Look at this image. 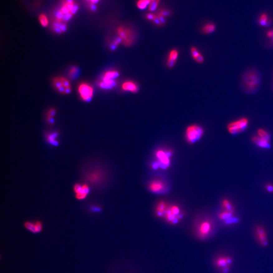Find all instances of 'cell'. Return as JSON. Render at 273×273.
<instances>
[{"mask_svg": "<svg viewBox=\"0 0 273 273\" xmlns=\"http://www.w3.org/2000/svg\"><path fill=\"white\" fill-rule=\"evenodd\" d=\"M146 17L148 20L153 22L156 18L157 16L154 15V14H153L149 13L146 15Z\"/></svg>", "mask_w": 273, "mask_h": 273, "instance_id": "38", "label": "cell"}, {"mask_svg": "<svg viewBox=\"0 0 273 273\" xmlns=\"http://www.w3.org/2000/svg\"><path fill=\"white\" fill-rule=\"evenodd\" d=\"M204 129L197 125H192L187 128L185 132L186 141L189 144H194L201 139L204 135Z\"/></svg>", "mask_w": 273, "mask_h": 273, "instance_id": "5", "label": "cell"}, {"mask_svg": "<svg viewBox=\"0 0 273 273\" xmlns=\"http://www.w3.org/2000/svg\"><path fill=\"white\" fill-rule=\"evenodd\" d=\"M87 1H90L91 4H95L96 3H98L100 0H87Z\"/></svg>", "mask_w": 273, "mask_h": 273, "instance_id": "44", "label": "cell"}, {"mask_svg": "<svg viewBox=\"0 0 273 273\" xmlns=\"http://www.w3.org/2000/svg\"><path fill=\"white\" fill-rule=\"evenodd\" d=\"M159 14L165 17L166 16L170 15V12L167 10H161L160 12H159Z\"/></svg>", "mask_w": 273, "mask_h": 273, "instance_id": "40", "label": "cell"}, {"mask_svg": "<svg viewBox=\"0 0 273 273\" xmlns=\"http://www.w3.org/2000/svg\"><path fill=\"white\" fill-rule=\"evenodd\" d=\"M265 188L266 191L268 192V193H273V185L272 184H266V185H265Z\"/></svg>", "mask_w": 273, "mask_h": 273, "instance_id": "35", "label": "cell"}, {"mask_svg": "<svg viewBox=\"0 0 273 273\" xmlns=\"http://www.w3.org/2000/svg\"><path fill=\"white\" fill-rule=\"evenodd\" d=\"M148 189L154 194L165 193L168 189L167 184L165 180L160 178H154L149 182Z\"/></svg>", "mask_w": 273, "mask_h": 273, "instance_id": "7", "label": "cell"}, {"mask_svg": "<svg viewBox=\"0 0 273 273\" xmlns=\"http://www.w3.org/2000/svg\"><path fill=\"white\" fill-rule=\"evenodd\" d=\"M173 154V151L170 149H158L155 153V156L157 161L153 164V168L157 169L159 166L164 170L169 168L171 164V157Z\"/></svg>", "mask_w": 273, "mask_h": 273, "instance_id": "1", "label": "cell"}, {"mask_svg": "<svg viewBox=\"0 0 273 273\" xmlns=\"http://www.w3.org/2000/svg\"><path fill=\"white\" fill-rule=\"evenodd\" d=\"M91 210L93 212H99L101 210V208L99 207H96V206H93L92 208H91Z\"/></svg>", "mask_w": 273, "mask_h": 273, "instance_id": "42", "label": "cell"}, {"mask_svg": "<svg viewBox=\"0 0 273 273\" xmlns=\"http://www.w3.org/2000/svg\"><path fill=\"white\" fill-rule=\"evenodd\" d=\"M178 51L177 50H173L170 52L167 61V66L169 68H172L174 66L178 57Z\"/></svg>", "mask_w": 273, "mask_h": 273, "instance_id": "17", "label": "cell"}, {"mask_svg": "<svg viewBox=\"0 0 273 273\" xmlns=\"http://www.w3.org/2000/svg\"><path fill=\"white\" fill-rule=\"evenodd\" d=\"M234 216H235L234 213L223 210L222 212H220L218 213V218L220 220L224 222V221L231 218Z\"/></svg>", "mask_w": 273, "mask_h": 273, "instance_id": "25", "label": "cell"}, {"mask_svg": "<svg viewBox=\"0 0 273 273\" xmlns=\"http://www.w3.org/2000/svg\"><path fill=\"white\" fill-rule=\"evenodd\" d=\"M151 1H153V0H151Z\"/></svg>", "mask_w": 273, "mask_h": 273, "instance_id": "45", "label": "cell"}, {"mask_svg": "<svg viewBox=\"0 0 273 273\" xmlns=\"http://www.w3.org/2000/svg\"><path fill=\"white\" fill-rule=\"evenodd\" d=\"M136 5L138 8L141 10H144L147 7L148 5L145 3V2L144 0H139L137 2Z\"/></svg>", "mask_w": 273, "mask_h": 273, "instance_id": "31", "label": "cell"}, {"mask_svg": "<svg viewBox=\"0 0 273 273\" xmlns=\"http://www.w3.org/2000/svg\"><path fill=\"white\" fill-rule=\"evenodd\" d=\"M223 210L235 213V207L231 201L228 199H224L222 201Z\"/></svg>", "mask_w": 273, "mask_h": 273, "instance_id": "20", "label": "cell"}, {"mask_svg": "<svg viewBox=\"0 0 273 273\" xmlns=\"http://www.w3.org/2000/svg\"><path fill=\"white\" fill-rule=\"evenodd\" d=\"M160 0H153L151 2V3L149 5V10L150 11H155L158 7Z\"/></svg>", "mask_w": 273, "mask_h": 273, "instance_id": "30", "label": "cell"}, {"mask_svg": "<svg viewBox=\"0 0 273 273\" xmlns=\"http://www.w3.org/2000/svg\"><path fill=\"white\" fill-rule=\"evenodd\" d=\"M78 72L79 70L78 68L75 67H72L71 68V69L70 70L69 74L70 77L72 79L75 78L78 74Z\"/></svg>", "mask_w": 273, "mask_h": 273, "instance_id": "32", "label": "cell"}, {"mask_svg": "<svg viewBox=\"0 0 273 273\" xmlns=\"http://www.w3.org/2000/svg\"><path fill=\"white\" fill-rule=\"evenodd\" d=\"M254 233L258 243L264 247H267L269 244V240L265 228L261 225H258L255 228Z\"/></svg>", "mask_w": 273, "mask_h": 273, "instance_id": "10", "label": "cell"}, {"mask_svg": "<svg viewBox=\"0 0 273 273\" xmlns=\"http://www.w3.org/2000/svg\"><path fill=\"white\" fill-rule=\"evenodd\" d=\"M24 227L26 230L32 233H41L43 230V224L41 221H36L35 222L26 221L24 223Z\"/></svg>", "mask_w": 273, "mask_h": 273, "instance_id": "13", "label": "cell"}, {"mask_svg": "<svg viewBox=\"0 0 273 273\" xmlns=\"http://www.w3.org/2000/svg\"><path fill=\"white\" fill-rule=\"evenodd\" d=\"M231 266H227L226 268L221 269L222 273H229L230 271Z\"/></svg>", "mask_w": 273, "mask_h": 273, "instance_id": "41", "label": "cell"}, {"mask_svg": "<svg viewBox=\"0 0 273 273\" xmlns=\"http://www.w3.org/2000/svg\"><path fill=\"white\" fill-rule=\"evenodd\" d=\"M74 191L75 193L76 199L82 200L84 199L89 194L90 189L89 186L86 184L77 183L74 185Z\"/></svg>", "mask_w": 273, "mask_h": 273, "instance_id": "11", "label": "cell"}, {"mask_svg": "<svg viewBox=\"0 0 273 273\" xmlns=\"http://www.w3.org/2000/svg\"><path fill=\"white\" fill-rule=\"evenodd\" d=\"M214 265L221 270L227 266H230L228 264L227 256H222L218 257L214 261Z\"/></svg>", "mask_w": 273, "mask_h": 273, "instance_id": "19", "label": "cell"}, {"mask_svg": "<svg viewBox=\"0 0 273 273\" xmlns=\"http://www.w3.org/2000/svg\"><path fill=\"white\" fill-rule=\"evenodd\" d=\"M59 79H60L62 84L66 89L71 87L69 82L67 79H66L64 78H59Z\"/></svg>", "mask_w": 273, "mask_h": 273, "instance_id": "33", "label": "cell"}, {"mask_svg": "<svg viewBox=\"0 0 273 273\" xmlns=\"http://www.w3.org/2000/svg\"><path fill=\"white\" fill-rule=\"evenodd\" d=\"M257 135L261 138L270 141L271 136L264 129H260L257 131Z\"/></svg>", "mask_w": 273, "mask_h": 273, "instance_id": "27", "label": "cell"}, {"mask_svg": "<svg viewBox=\"0 0 273 273\" xmlns=\"http://www.w3.org/2000/svg\"><path fill=\"white\" fill-rule=\"evenodd\" d=\"M191 52L192 56L193 57V58H195L196 57L198 56V55H199L200 53L199 51L197 50V49L195 47H192L191 49Z\"/></svg>", "mask_w": 273, "mask_h": 273, "instance_id": "34", "label": "cell"}, {"mask_svg": "<svg viewBox=\"0 0 273 273\" xmlns=\"http://www.w3.org/2000/svg\"><path fill=\"white\" fill-rule=\"evenodd\" d=\"M122 90L125 91H129L132 93H136L139 90L138 84L132 81H126L122 84Z\"/></svg>", "mask_w": 273, "mask_h": 273, "instance_id": "16", "label": "cell"}, {"mask_svg": "<svg viewBox=\"0 0 273 273\" xmlns=\"http://www.w3.org/2000/svg\"><path fill=\"white\" fill-rule=\"evenodd\" d=\"M260 75L256 71L251 70L247 71L243 78V85L247 92L256 91L260 84Z\"/></svg>", "mask_w": 273, "mask_h": 273, "instance_id": "3", "label": "cell"}, {"mask_svg": "<svg viewBox=\"0 0 273 273\" xmlns=\"http://www.w3.org/2000/svg\"><path fill=\"white\" fill-rule=\"evenodd\" d=\"M266 36L269 39H270L272 41V43H273V29L270 30L266 32Z\"/></svg>", "mask_w": 273, "mask_h": 273, "instance_id": "39", "label": "cell"}, {"mask_svg": "<svg viewBox=\"0 0 273 273\" xmlns=\"http://www.w3.org/2000/svg\"><path fill=\"white\" fill-rule=\"evenodd\" d=\"M248 125V120L247 118H242L229 123L227 126L228 131L232 135H237L246 130Z\"/></svg>", "mask_w": 273, "mask_h": 273, "instance_id": "8", "label": "cell"}, {"mask_svg": "<svg viewBox=\"0 0 273 273\" xmlns=\"http://www.w3.org/2000/svg\"><path fill=\"white\" fill-rule=\"evenodd\" d=\"M53 30L57 33L61 34L66 31V26L62 22H56L54 23Z\"/></svg>", "mask_w": 273, "mask_h": 273, "instance_id": "22", "label": "cell"}, {"mask_svg": "<svg viewBox=\"0 0 273 273\" xmlns=\"http://www.w3.org/2000/svg\"><path fill=\"white\" fill-rule=\"evenodd\" d=\"M59 136V133L57 132L47 134L46 136V139L50 144L52 146H57L59 145V142L57 140V138Z\"/></svg>", "mask_w": 273, "mask_h": 273, "instance_id": "18", "label": "cell"}, {"mask_svg": "<svg viewBox=\"0 0 273 273\" xmlns=\"http://www.w3.org/2000/svg\"><path fill=\"white\" fill-rule=\"evenodd\" d=\"M39 19L41 24L43 26L46 27L48 26V19L47 16H46L45 14H41V15L39 16Z\"/></svg>", "mask_w": 273, "mask_h": 273, "instance_id": "29", "label": "cell"}, {"mask_svg": "<svg viewBox=\"0 0 273 273\" xmlns=\"http://www.w3.org/2000/svg\"><path fill=\"white\" fill-rule=\"evenodd\" d=\"M194 60L198 63H201L204 62V56L201 55V54H200L198 56L196 57L195 58H194Z\"/></svg>", "mask_w": 273, "mask_h": 273, "instance_id": "37", "label": "cell"}, {"mask_svg": "<svg viewBox=\"0 0 273 273\" xmlns=\"http://www.w3.org/2000/svg\"><path fill=\"white\" fill-rule=\"evenodd\" d=\"M79 92L83 100L89 102L92 98L93 89L87 84H82L79 87Z\"/></svg>", "mask_w": 273, "mask_h": 273, "instance_id": "12", "label": "cell"}, {"mask_svg": "<svg viewBox=\"0 0 273 273\" xmlns=\"http://www.w3.org/2000/svg\"><path fill=\"white\" fill-rule=\"evenodd\" d=\"M153 22H154L155 23V24H156L157 26H161V25H162V24H161V23L160 21L159 20V19H158V18L157 17V16L156 18V19H155V20H154Z\"/></svg>", "mask_w": 273, "mask_h": 273, "instance_id": "43", "label": "cell"}, {"mask_svg": "<svg viewBox=\"0 0 273 273\" xmlns=\"http://www.w3.org/2000/svg\"><path fill=\"white\" fill-rule=\"evenodd\" d=\"M56 110L54 109H51L49 111L48 114H47V118H51L53 117L56 114Z\"/></svg>", "mask_w": 273, "mask_h": 273, "instance_id": "36", "label": "cell"}, {"mask_svg": "<svg viewBox=\"0 0 273 273\" xmlns=\"http://www.w3.org/2000/svg\"><path fill=\"white\" fill-rule=\"evenodd\" d=\"M216 30V26L213 23H208L205 24L202 27V32L204 34H211Z\"/></svg>", "mask_w": 273, "mask_h": 273, "instance_id": "26", "label": "cell"}, {"mask_svg": "<svg viewBox=\"0 0 273 273\" xmlns=\"http://www.w3.org/2000/svg\"><path fill=\"white\" fill-rule=\"evenodd\" d=\"M117 34L123 44L126 46H130L133 44L134 37L133 32L129 28L124 27H119L117 29Z\"/></svg>", "mask_w": 273, "mask_h": 273, "instance_id": "9", "label": "cell"}, {"mask_svg": "<svg viewBox=\"0 0 273 273\" xmlns=\"http://www.w3.org/2000/svg\"><path fill=\"white\" fill-rule=\"evenodd\" d=\"M184 214L181 208L177 204L169 205L163 218L171 224H176L182 220Z\"/></svg>", "mask_w": 273, "mask_h": 273, "instance_id": "4", "label": "cell"}, {"mask_svg": "<svg viewBox=\"0 0 273 273\" xmlns=\"http://www.w3.org/2000/svg\"><path fill=\"white\" fill-rule=\"evenodd\" d=\"M105 171L98 167L90 168L89 170H86L84 173V179L91 185L98 186L102 183L105 179Z\"/></svg>", "mask_w": 273, "mask_h": 273, "instance_id": "2", "label": "cell"}, {"mask_svg": "<svg viewBox=\"0 0 273 273\" xmlns=\"http://www.w3.org/2000/svg\"><path fill=\"white\" fill-rule=\"evenodd\" d=\"M259 24L263 26H268L271 23L270 20L268 16V14L265 13H263L260 15L258 19Z\"/></svg>", "mask_w": 273, "mask_h": 273, "instance_id": "23", "label": "cell"}, {"mask_svg": "<svg viewBox=\"0 0 273 273\" xmlns=\"http://www.w3.org/2000/svg\"><path fill=\"white\" fill-rule=\"evenodd\" d=\"M116 82L114 80H103L99 83V86L103 89H110L115 87Z\"/></svg>", "mask_w": 273, "mask_h": 273, "instance_id": "21", "label": "cell"}, {"mask_svg": "<svg viewBox=\"0 0 273 273\" xmlns=\"http://www.w3.org/2000/svg\"><path fill=\"white\" fill-rule=\"evenodd\" d=\"M239 222V219L238 218L234 216L231 218L224 221V223L225 225L228 226V225H232L237 224V223H238Z\"/></svg>", "mask_w": 273, "mask_h": 273, "instance_id": "28", "label": "cell"}, {"mask_svg": "<svg viewBox=\"0 0 273 273\" xmlns=\"http://www.w3.org/2000/svg\"><path fill=\"white\" fill-rule=\"evenodd\" d=\"M251 140L254 144L257 147L262 149H269L271 147L270 141L265 139L257 136H254L251 138Z\"/></svg>", "mask_w": 273, "mask_h": 273, "instance_id": "14", "label": "cell"}, {"mask_svg": "<svg viewBox=\"0 0 273 273\" xmlns=\"http://www.w3.org/2000/svg\"><path fill=\"white\" fill-rule=\"evenodd\" d=\"M119 76V73L117 71H107L103 76L102 80H114L115 79Z\"/></svg>", "mask_w": 273, "mask_h": 273, "instance_id": "24", "label": "cell"}, {"mask_svg": "<svg viewBox=\"0 0 273 273\" xmlns=\"http://www.w3.org/2000/svg\"><path fill=\"white\" fill-rule=\"evenodd\" d=\"M213 224L211 220L205 219L202 220L198 224L197 233L199 238L205 239L210 235L213 229Z\"/></svg>", "mask_w": 273, "mask_h": 273, "instance_id": "6", "label": "cell"}, {"mask_svg": "<svg viewBox=\"0 0 273 273\" xmlns=\"http://www.w3.org/2000/svg\"><path fill=\"white\" fill-rule=\"evenodd\" d=\"M169 206V204L165 200H160L156 206L155 213L158 217H163L165 213Z\"/></svg>", "mask_w": 273, "mask_h": 273, "instance_id": "15", "label": "cell"}]
</instances>
